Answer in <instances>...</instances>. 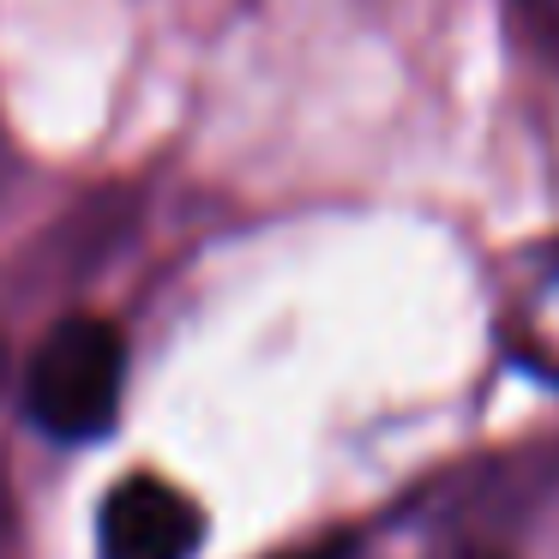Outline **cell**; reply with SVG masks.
Segmentation results:
<instances>
[{"mask_svg":"<svg viewBox=\"0 0 559 559\" xmlns=\"http://www.w3.org/2000/svg\"><path fill=\"white\" fill-rule=\"evenodd\" d=\"M127 397V343L109 319H61L25 367V409L55 439H97Z\"/></svg>","mask_w":559,"mask_h":559,"instance_id":"cell-1","label":"cell"},{"mask_svg":"<svg viewBox=\"0 0 559 559\" xmlns=\"http://www.w3.org/2000/svg\"><path fill=\"white\" fill-rule=\"evenodd\" d=\"M205 542V511L187 487L163 475H127L97 511L103 559H193Z\"/></svg>","mask_w":559,"mask_h":559,"instance_id":"cell-2","label":"cell"},{"mask_svg":"<svg viewBox=\"0 0 559 559\" xmlns=\"http://www.w3.org/2000/svg\"><path fill=\"white\" fill-rule=\"evenodd\" d=\"M499 343L518 367L559 385V241H535L499 271Z\"/></svg>","mask_w":559,"mask_h":559,"instance_id":"cell-3","label":"cell"},{"mask_svg":"<svg viewBox=\"0 0 559 559\" xmlns=\"http://www.w3.org/2000/svg\"><path fill=\"white\" fill-rule=\"evenodd\" d=\"M523 13H530L535 25L547 31V43L559 49V0H523Z\"/></svg>","mask_w":559,"mask_h":559,"instance_id":"cell-4","label":"cell"},{"mask_svg":"<svg viewBox=\"0 0 559 559\" xmlns=\"http://www.w3.org/2000/svg\"><path fill=\"white\" fill-rule=\"evenodd\" d=\"M289 559H337V547H307V554H289Z\"/></svg>","mask_w":559,"mask_h":559,"instance_id":"cell-5","label":"cell"}]
</instances>
